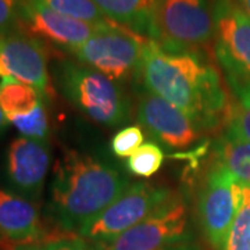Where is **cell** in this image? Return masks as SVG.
<instances>
[{
	"instance_id": "6da1fadb",
	"label": "cell",
	"mask_w": 250,
	"mask_h": 250,
	"mask_svg": "<svg viewBox=\"0 0 250 250\" xmlns=\"http://www.w3.org/2000/svg\"><path fill=\"white\" fill-rule=\"evenodd\" d=\"M135 81L182 110L203 132L231 116L223 75L203 52L170 49L147 39Z\"/></svg>"
},
{
	"instance_id": "7a4b0ae2",
	"label": "cell",
	"mask_w": 250,
	"mask_h": 250,
	"mask_svg": "<svg viewBox=\"0 0 250 250\" xmlns=\"http://www.w3.org/2000/svg\"><path fill=\"white\" fill-rule=\"evenodd\" d=\"M129 187L131 181L108 161L67 150L54 164L50 210L64 231L80 233Z\"/></svg>"
},
{
	"instance_id": "3957f363",
	"label": "cell",
	"mask_w": 250,
	"mask_h": 250,
	"mask_svg": "<svg viewBox=\"0 0 250 250\" xmlns=\"http://www.w3.org/2000/svg\"><path fill=\"white\" fill-rule=\"evenodd\" d=\"M62 96L93 123L117 128L131 121L132 106L120 82L75 60H64L57 68Z\"/></svg>"
},
{
	"instance_id": "277c9868",
	"label": "cell",
	"mask_w": 250,
	"mask_h": 250,
	"mask_svg": "<svg viewBox=\"0 0 250 250\" xmlns=\"http://www.w3.org/2000/svg\"><path fill=\"white\" fill-rule=\"evenodd\" d=\"M211 3L215 62L238 106L250 107V18L233 0H211Z\"/></svg>"
},
{
	"instance_id": "5b68a950",
	"label": "cell",
	"mask_w": 250,
	"mask_h": 250,
	"mask_svg": "<svg viewBox=\"0 0 250 250\" xmlns=\"http://www.w3.org/2000/svg\"><path fill=\"white\" fill-rule=\"evenodd\" d=\"M146 41L147 38L110 22L68 54L75 62L123 83L131 78L135 80Z\"/></svg>"
},
{
	"instance_id": "8992f818",
	"label": "cell",
	"mask_w": 250,
	"mask_h": 250,
	"mask_svg": "<svg viewBox=\"0 0 250 250\" xmlns=\"http://www.w3.org/2000/svg\"><path fill=\"white\" fill-rule=\"evenodd\" d=\"M156 31L154 41L166 47L206 53L214 42L211 0H159Z\"/></svg>"
},
{
	"instance_id": "52a82bcc",
	"label": "cell",
	"mask_w": 250,
	"mask_h": 250,
	"mask_svg": "<svg viewBox=\"0 0 250 250\" xmlns=\"http://www.w3.org/2000/svg\"><path fill=\"white\" fill-rule=\"evenodd\" d=\"M174 196L170 188L136 182L108 206L98 218L83 228L78 235L93 242L96 246H106L120 235L143 221L163 203Z\"/></svg>"
},
{
	"instance_id": "ba28073f",
	"label": "cell",
	"mask_w": 250,
	"mask_h": 250,
	"mask_svg": "<svg viewBox=\"0 0 250 250\" xmlns=\"http://www.w3.org/2000/svg\"><path fill=\"white\" fill-rule=\"evenodd\" d=\"M185 242H192L189 210L185 199L174 195L143 221L103 246V249L160 250Z\"/></svg>"
},
{
	"instance_id": "9c48e42d",
	"label": "cell",
	"mask_w": 250,
	"mask_h": 250,
	"mask_svg": "<svg viewBox=\"0 0 250 250\" xmlns=\"http://www.w3.org/2000/svg\"><path fill=\"white\" fill-rule=\"evenodd\" d=\"M239 200L241 182L214 163L206 174L197 200L200 225L214 250H224Z\"/></svg>"
},
{
	"instance_id": "30bf717a",
	"label": "cell",
	"mask_w": 250,
	"mask_h": 250,
	"mask_svg": "<svg viewBox=\"0 0 250 250\" xmlns=\"http://www.w3.org/2000/svg\"><path fill=\"white\" fill-rule=\"evenodd\" d=\"M0 80H13L50 93V74L43 42L25 29L0 36Z\"/></svg>"
},
{
	"instance_id": "8fae6325",
	"label": "cell",
	"mask_w": 250,
	"mask_h": 250,
	"mask_svg": "<svg viewBox=\"0 0 250 250\" xmlns=\"http://www.w3.org/2000/svg\"><path fill=\"white\" fill-rule=\"evenodd\" d=\"M136 117L153 138L170 149H187L203 134L182 110L145 89L139 95Z\"/></svg>"
},
{
	"instance_id": "7c38bea8",
	"label": "cell",
	"mask_w": 250,
	"mask_h": 250,
	"mask_svg": "<svg viewBox=\"0 0 250 250\" xmlns=\"http://www.w3.org/2000/svg\"><path fill=\"white\" fill-rule=\"evenodd\" d=\"M52 152L49 142L18 136L6 154V179L13 192L34 202L45 187Z\"/></svg>"
},
{
	"instance_id": "4fadbf2b",
	"label": "cell",
	"mask_w": 250,
	"mask_h": 250,
	"mask_svg": "<svg viewBox=\"0 0 250 250\" xmlns=\"http://www.w3.org/2000/svg\"><path fill=\"white\" fill-rule=\"evenodd\" d=\"M106 24H88L75 18L59 14L53 10L36 3L35 0H27L22 13V29L38 39H45L49 43L70 53L71 50L83 45L90 36Z\"/></svg>"
},
{
	"instance_id": "5bb4252c",
	"label": "cell",
	"mask_w": 250,
	"mask_h": 250,
	"mask_svg": "<svg viewBox=\"0 0 250 250\" xmlns=\"http://www.w3.org/2000/svg\"><path fill=\"white\" fill-rule=\"evenodd\" d=\"M0 233L16 243H36L43 228L36 206L16 192L0 189Z\"/></svg>"
},
{
	"instance_id": "9a60e30c",
	"label": "cell",
	"mask_w": 250,
	"mask_h": 250,
	"mask_svg": "<svg viewBox=\"0 0 250 250\" xmlns=\"http://www.w3.org/2000/svg\"><path fill=\"white\" fill-rule=\"evenodd\" d=\"M108 21L147 39H156L159 0H92Z\"/></svg>"
},
{
	"instance_id": "2e32d148",
	"label": "cell",
	"mask_w": 250,
	"mask_h": 250,
	"mask_svg": "<svg viewBox=\"0 0 250 250\" xmlns=\"http://www.w3.org/2000/svg\"><path fill=\"white\" fill-rule=\"evenodd\" d=\"M215 163L235 179L250 185V143L224 132L214 143Z\"/></svg>"
},
{
	"instance_id": "e0dca14e",
	"label": "cell",
	"mask_w": 250,
	"mask_h": 250,
	"mask_svg": "<svg viewBox=\"0 0 250 250\" xmlns=\"http://www.w3.org/2000/svg\"><path fill=\"white\" fill-rule=\"evenodd\" d=\"M45 96L35 88L13 80H0V106L7 120L24 117L45 103Z\"/></svg>"
},
{
	"instance_id": "ac0fdd59",
	"label": "cell",
	"mask_w": 250,
	"mask_h": 250,
	"mask_svg": "<svg viewBox=\"0 0 250 250\" xmlns=\"http://www.w3.org/2000/svg\"><path fill=\"white\" fill-rule=\"evenodd\" d=\"M224 250H250V185L241 182V200Z\"/></svg>"
},
{
	"instance_id": "d6986e66",
	"label": "cell",
	"mask_w": 250,
	"mask_h": 250,
	"mask_svg": "<svg viewBox=\"0 0 250 250\" xmlns=\"http://www.w3.org/2000/svg\"><path fill=\"white\" fill-rule=\"evenodd\" d=\"M36 3L59 14L75 18L88 24H106L108 20L95 6L92 0H35Z\"/></svg>"
},
{
	"instance_id": "ffe728a7",
	"label": "cell",
	"mask_w": 250,
	"mask_h": 250,
	"mask_svg": "<svg viewBox=\"0 0 250 250\" xmlns=\"http://www.w3.org/2000/svg\"><path fill=\"white\" fill-rule=\"evenodd\" d=\"M164 161V153L159 145L153 142L142 146L128 159V170L139 178H150L160 170Z\"/></svg>"
},
{
	"instance_id": "44dd1931",
	"label": "cell",
	"mask_w": 250,
	"mask_h": 250,
	"mask_svg": "<svg viewBox=\"0 0 250 250\" xmlns=\"http://www.w3.org/2000/svg\"><path fill=\"white\" fill-rule=\"evenodd\" d=\"M9 123L24 138L49 142L50 125H49V117H47V110H46L45 103L41 104L31 114L13 118V120H10Z\"/></svg>"
},
{
	"instance_id": "7402d4cb",
	"label": "cell",
	"mask_w": 250,
	"mask_h": 250,
	"mask_svg": "<svg viewBox=\"0 0 250 250\" xmlns=\"http://www.w3.org/2000/svg\"><path fill=\"white\" fill-rule=\"evenodd\" d=\"M145 135L141 126L129 125L120 129L111 139L110 147L118 159H129L143 145Z\"/></svg>"
},
{
	"instance_id": "603a6c76",
	"label": "cell",
	"mask_w": 250,
	"mask_h": 250,
	"mask_svg": "<svg viewBox=\"0 0 250 250\" xmlns=\"http://www.w3.org/2000/svg\"><path fill=\"white\" fill-rule=\"evenodd\" d=\"M27 0H0V36L22 29V13Z\"/></svg>"
},
{
	"instance_id": "cb8c5ba5",
	"label": "cell",
	"mask_w": 250,
	"mask_h": 250,
	"mask_svg": "<svg viewBox=\"0 0 250 250\" xmlns=\"http://www.w3.org/2000/svg\"><path fill=\"white\" fill-rule=\"evenodd\" d=\"M225 132L250 143V107L238 106L231 111Z\"/></svg>"
},
{
	"instance_id": "d4e9b609",
	"label": "cell",
	"mask_w": 250,
	"mask_h": 250,
	"mask_svg": "<svg viewBox=\"0 0 250 250\" xmlns=\"http://www.w3.org/2000/svg\"><path fill=\"white\" fill-rule=\"evenodd\" d=\"M45 250H100L88 239L77 236V238H62L49 242L45 245Z\"/></svg>"
},
{
	"instance_id": "484cf974",
	"label": "cell",
	"mask_w": 250,
	"mask_h": 250,
	"mask_svg": "<svg viewBox=\"0 0 250 250\" xmlns=\"http://www.w3.org/2000/svg\"><path fill=\"white\" fill-rule=\"evenodd\" d=\"M11 250H45V245L36 243H18Z\"/></svg>"
},
{
	"instance_id": "4316f807",
	"label": "cell",
	"mask_w": 250,
	"mask_h": 250,
	"mask_svg": "<svg viewBox=\"0 0 250 250\" xmlns=\"http://www.w3.org/2000/svg\"><path fill=\"white\" fill-rule=\"evenodd\" d=\"M160 250H200L197 248V245L192 243V242H185V243H178V245H174L170 248H164Z\"/></svg>"
},
{
	"instance_id": "83f0119b",
	"label": "cell",
	"mask_w": 250,
	"mask_h": 250,
	"mask_svg": "<svg viewBox=\"0 0 250 250\" xmlns=\"http://www.w3.org/2000/svg\"><path fill=\"white\" fill-rule=\"evenodd\" d=\"M233 1L250 18V0H233Z\"/></svg>"
},
{
	"instance_id": "f1b7e54d",
	"label": "cell",
	"mask_w": 250,
	"mask_h": 250,
	"mask_svg": "<svg viewBox=\"0 0 250 250\" xmlns=\"http://www.w3.org/2000/svg\"><path fill=\"white\" fill-rule=\"evenodd\" d=\"M9 125H10L9 120L6 118L4 113H3V110H1V106H0V136L7 131Z\"/></svg>"
}]
</instances>
